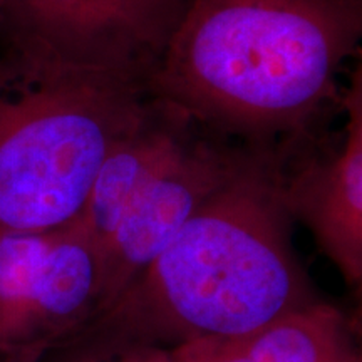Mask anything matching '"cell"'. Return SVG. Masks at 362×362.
Masks as SVG:
<instances>
[{
	"mask_svg": "<svg viewBox=\"0 0 362 362\" xmlns=\"http://www.w3.org/2000/svg\"><path fill=\"white\" fill-rule=\"evenodd\" d=\"M255 151L259 149L226 139L194 119L176 131L139 176L115 230L99 248L101 287L94 320Z\"/></svg>",
	"mask_w": 362,
	"mask_h": 362,
	"instance_id": "cell-4",
	"label": "cell"
},
{
	"mask_svg": "<svg viewBox=\"0 0 362 362\" xmlns=\"http://www.w3.org/2000/svg\"><path fill=\"white\" fill-rule=\"evenodd\" d=\"M192 0H0V30L149 84Z\"/></svg>",
	"mask_w": 362,
	"mask_h": 362,
	"instance_id": "cell-6",
	"label": "cell"
},
{
	"mask_svg": "<svg viewBox=\"0 0 362 362\" xmlns=\"http://www.w3.org/2000/svg\"><path fill=\"white\" fill-rule=\"evenodd\" d=\"M101 257L78 218L13 264L0 282V362H40L98 314Z\"/></svg>",
	"mask_w": 362,
	"mask_h": 362,
	"instance_id": "cell-5",
	"label": "cell"
},
{
	"mask_svg": "<svg viewBox=\"0 0 362 362\" xmlns=\"http://www.w3.org/2000/svg\"><path fill=\"white\" fill-rule=\"evenodd\" d=\"M351 72L344 94L346 124L330 146L314 149L312 133L284 153L282 194L292 220L310 230L317 247L349 285L362 280V76Z\"/></svg>",
	"mask_w": 362,
	"mask_h": 362,
	"instance_id": "cell-7",
	"label": "cell"
},
{
	"mask_svg": "<svg viewBox=\"0 0 362 362\" xmlns=\"http://www.w3.org/2000/svg\"><path fill=\"white\" fill-rule=\"evenodd\" d=\"M282 161L284 149L253 153L123 296L69 342L129 339L175 347L233 339L315 304L292 247Z\"/></svg>",
	"mask_w": 362,
	"mask_h": 362,
	"instance_id": "cell-2",
	"label": "cell"
},
{
	"mask_svg": "<svg viewBox=\"0 0 362 362\" xmlns=\"http://www.w3.org/2000/svg\"><path fill=\"white\" fill-rule=\"evenodd\" d=\"M40 362H176L170 347L129 339H84L49 352Z\"/></svg>",
	"mask_w": 362,
	"mask_h": 362,
	"instance_id": "cell-9",
	"label": "cell"
},
{
	"mask_svg": "<svg viewBox=\"0 0 362 362\" xmlns=\"http://www.w3.org/2000/svg\"><path fill=\"white\" fill-rule=\"evenodd\" d=\"M149 96L146 81L0 30V228L52 232L78 220Z\"/></svg>",
	"mask_w": 362,
	"mask_h": 362,
	"instance_id": "cell-3",
	"label": "cell"
},
{
	"mask_svg": "<svg viewBox=\"0 0 362 362\" xmlns=\"http://www.w3.org/2000/svg\"><path fill=\"white\" fill-rule=\"evenodd\" d=\"M362 0H192L149 90L214 133L279 149L344 111Z\"/></svg>",
	"mask_w": 362,
	"mask_h": 362,
	"instance_id": "cell-1",
	"label": "cell"
},
{
	"mask_svg": "<svg viewBox=\"0 0 362 362\" xmlns=\"http://www.w3.org/2000/svg\"><path fill=\"white\" fill-rule=\"evenodd\" d=\"M176 362H362L346 317L317 300L255 332L170 347Z\"/></svg>",
	"mask_w": 362,
	"mask_h": 362,
	"instance_id": "cell-8",
	"label": "cell"
}]
</instances>
